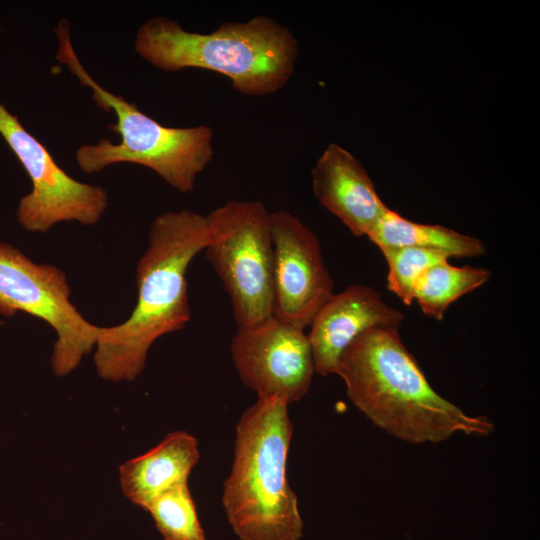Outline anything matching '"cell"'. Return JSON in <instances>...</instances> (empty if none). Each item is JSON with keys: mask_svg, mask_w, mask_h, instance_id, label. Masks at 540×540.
Wrapping results in <instances>:
<instances>
[{"mask_svg": "<svg viewBox=\"0 0 540 540\" xmlns=\"http://www.w3.org/2000/svg\"><path fill=\"white\" fill-rule=\"evenodd\" d=\"M388 264L387 288L405 305L414 302L417 281L430 267L449 260L446 254L418 247L380 249Z\"/></svg>", "mask_w": 540, "mask_h": 540, "instance_id": "e0dca14e", "label": "cell"}, {"mask_svg": "<svg viewBox=\"0 0 540 540\" xmlns=\"http://www.w3.org/2000/svg\"><path fill=\"white\" fill-rule=\"evenodd\" d=\"M206 216L188 210L163 212L152 221L149 245L137 265L138 297L129 318L101 327L94 362L109 381H132L161 336L181 330L191 318L186 272L208 244Z\"/></svg>", "mask_w": 540, "mask_h": 540, "instance_id": "7a4b0ae2", "label": "cell"}, {"mask_svg": "<svg viewBox=\"0 0 540 540\" xmlns=\"http://www.w3.org/2000/svg\"><path fill=\"white\" fill-rule=\"evenodd\" d=\"M146 511L164 540H206L187 482L157 496Z\"/></svg>", "mask_w": 540, "mask_h": 540, "instance_id": "2e32d148", "label": "cell"}, {"mask_svg": "<svg viewBox=\"0 0 540 540\" xmlns=\"http://www.w3.org/2000/svg\"><path fill=\"white\" fill-rule=\"evenodd\" d=\"M230 353L238 376L258 397L275 396L289 405L309 391L315 366L304 329L272 315L238 328Z\"/></svg>", "mask_w": 540, "mask_h": 540, "instance_id": "9c48e42d", "label": "cell"}, {"mask_svg": "<svg viewBox=\"0 0 540 540\" xmlns=\"http://www.w3.org/2000/svg\"><path fill=\"white\" fill-rule=\"evenodd\" d=\"M490 277L488 269L454 266L446 260L422 274L415 287L414 301L425 315L441 320L453 302L485 284Z\"/></svg>", "mask_w": 540, "mask_h": 540, "instance_id": "9a60e30c", "label": "cell"}, {"mask_svg": "<svg viewBox=\"0 0 540 540\" xmlns=\"http://www.w3.org/2000/svg\"><path fill=\"white\" fill-rule=\"evenodd\" d=\"M206 257L227 292L238 328L273 315L271 212L260 201L229 200L206 215Z\"/></svg>", "mask_w": 540, "mask_h": 540, "instance_id": "8992f818", "label": "cell"}, {"mask_svg": "<svg viewBox=\"0 0 540 540\" xmlns=\"http://www.w3.org/2000/svg\"><path fill=\"white\" fill-rule=\"evenodd\" d=\"M134 48L165 72L198 68L220 73L237 92L248 96H264L284 87L299 54L291 30L267 16L224 22L207 34L186 31L177 21L157 16L139 27Z\"/></svg>", "mask_w": 540, "mask_h": 540, "instance_id": "3957f363", "label": "cell"}, {"mask_svg": "<svg viewBox=\"0 0 540 540\" xmlns=\"http://www.w3.org/2000/svg\"><path fill=\"white\" fill-rule=\"evenodd\" d=\"M55 34L56 60L91 89L101 109L115 113L117 121L109 128L121 137L118 143L102 138L96 144L80 146L76 150L79 168L92 174L113 164H137L153 170L179 192H191L197 176L213 158V129L204 124L177 128L157 122L134 103L103 88L87 72L72 45L68 20L58 22Z\"/></svg>", "mask_w": 540, "mask_h": 540, "instance_id": "5b68a950", "label": "cell"}, {"mask_svg": "<svg viewBox=\"0 0 540 540\" xmlns=\"http://www.w3.org/2000/svg\"><path fill=\"white\" fill-rule=\"evenodd\" d=\"M336 374L355 407L397 439L438 443L456 433L487 436L494 424L471 416L429 384L397 328H373L357 337L339 358Z\"/></svg>", "mask_w": 540, "mask_h": 540, "instance_id": "6da1fadb", "label": "cell"}, {"mask_svg": "<svg viewBox=\"0 0 540 540\" xmlns=\"http://www.w3.org/2000/svg\"><path fill=\"white\" fill-rule=\"evenodd\" d=\"M273 315L304 329L333 295L334 282L317 235L286 210L271 212Z\"/></svg>", "mask_w": 540, "mask_h": 540, "instance_id": "30bf717a", "label": "cell"}, {"mask_svg": "<svg viewBox=\"0 0 540 540\" xmlns=\"http://www.w3.org/2000/svg\"><path fill=\"white\" fill-rule=\"evenodd\" d=\"M292 434L288 404L275 396L258 397L236 424L222 506L240 540H299L303 535L297 495L287 479Z\"/></svg>", "mask_w": 540, "mask_h": 540, "instance_id": "277c9868", "label": "cell"}, {"mask_svg": "<svg viewBox=\"0 0 540 540\" xmlns=\"http://www.w3.org/2000/svg\"><path fill=\"white\" fill-rule=\"evenodd\" d=\"M367 237L379 249L418 247L458 258L479 257L486 251L483 241L476 237L441 225L416 223L389 208Z\"/></svg>", "mask_w": 540, "mask_h": 540, "instance_id": "5bb4252c", "label": "cell"}, {"mask_svg": "<svg viewBox=\"0 0 540 540\" xmlns=\"http://www.w3.org/2000/svg\"><path fill=\"white\" fill-rule=\"evenodd\" d=\"M0 135L32 183L18 203L17 221L29 232L44 233L63 221L97 223L108 207V193L66 173L47 148L0 102Z\"/></svg>", "mask_w": 540, "mask_h": 540, "instance_id": "ba28073f", "label": "cell"}, {"mask_svg": "<svg viewBox=\"0 0 540 540\" xmlns=\"http://www.w3.org/2000/svg\"><path fill=\"white\" fill-rule=\"evenodd\" d=\"M403 319V313L370 286L352 284L333 293L309 325L315 371L336 374L340 356L357 337L373 328L399 329Z\"/></svg>", "mask_w": 540, "mask_h": 540, "instance_id": "8fae6325", "label": "cell"}, {"mask_svg": "<svg viewBox=\"0 0 540 540\" xmlns=\"http://www.w3.org/2000/svg\"><path fill=\"white\" fill-rule=\"evenodd\" d=\"M65 273L37 264L17 247L0 242V314L23 311L45 321L57 334L51 367L64 376L78 367L96 346L101 327L87 321L70 301Z\"/></svg>", "mask_w": 540, "mask_h": 540, "instance_id": "52a82bcc", "label": "cell"}, {"mask_svg": "<svg viewBox=\"0 0 540 540\" xmlns=\"http://www.w3.org/2000/svg\"><path fill=\"white\" fill-rule=\"evenodd\" d=\"M199 458L198 440L193 435L184 430L170 432L152 449L120 466L122 492L146 510L157 496L186 483Z\"/></svg>", "mask_w": 540, "mask_h": 540, "instance_id": "4fadbf2b", "label": "cell"}, {"mask_svg": "<svg viewBox=\"0 0 540 540\" xmlns=\"http://www.w3.org/2000/svg\"><path fill=\"white\" fill-rule=\"evenodd\" d=\"M319 203L355 236H367L388 207L362 164L345 148L327 146L312 169Z\"/></svg>", "mask_w": 540, "mask_h": 540, "instance_id": "7c38bea8", "label": "cell"}]
</instances>
